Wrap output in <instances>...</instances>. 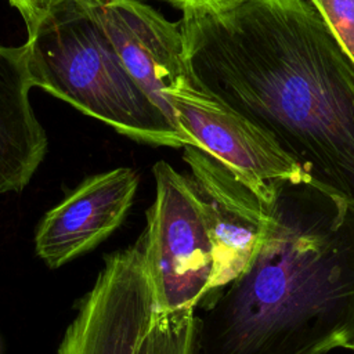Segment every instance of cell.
Returning a JSON list of instances; mask_svg holds the SVG:
<instances>
[{
  "label": "cell",
  "instance_id": "1",
  "mask_svg": "<svg viewBox=\"0 0 354 354\" xmlns=\"http://www.w3.org/2000/svg\"><path fill=\"white\" fill-rule=\"evenodd\" d=\"M199 84L264 131L318 188L354 205V68L308 0L183 11Z\"/></svg>",
  "mask_w": 354,
  "mask_h": 354
},
{
  "label": "cell",
  "instance_id": "2",
  "mask_svg": "<svg viewBox=\"0 0 354 354\" xmlns=\"http://www.w3.org/2000/svg\"><path fill=\"white\" fill-rule=\"evenodd\" d=\"M267 206L253 259L199 318L198 354H326L354 339V205L286 180Z\"/></svg>",
  "mask_w": 354,
  "mask_h": 354
},
{
  "label": "cell",
  "instance_id": "3",
  "mask_svg": "<svg viewBox=\"0 0 354 354\" xmlns=\"http://www.w3.org/2000/svg\"><path fill=\"white\" fill-rule=\"evenodd\" d=\"M25 44L35 87L133 141L188 145L129 75L83 0L57 3Z\"/></svg>",
  "mask_w": 354,
  "mask_h": 354
},
{
  "label": "cell",
  "instance_id": "4",
  "mask_svg": "<svg viewBox=\"0 0 354 354\" xmlns=\"http://www.w3.org/2000/svg\"><path fill=\"white\" fill-rule=\"evenodd\" d=\"M198 333L195 310L158 304L137 239L104 257L57 354H198Z\"/></svg>",
  "mask_w": 354,
  "mask_h": 354
},
{
  "label": "cell",
  "instance_id": "5",
  "mask_svg": "<svg viewBox=\"0 0 354 354\" xmlns=\"http://www.w3.org/2000/svg\"><path fill=\"white\" fill-rule=\"evenodd\" d=\"M152 171L155 201L138 239L156 301L166 311L195 310L212 290L213 242L187 176L165 160Z\"/></svg>",
  "mask_w": 354,
  "mask_h": 354
},
{
  "label": "cell",
  "instance_id": "6",
  "mask_svg": "<svg viewBox=\"0 0 354 354\" xmlns=\"http://www.w3.org/2000/svg\"><path fill=\"white\" fill-rule=\"evenodd\" d=\"M166 100L188 145L217 159L264 201L275 184L306 180L264 131L207 93L195 76L170 90Z\"/></svg>",
  "mask_w": 354,
  "mask_h": 354
},
{
  "label": "cell",
  "instance_id": "7",
  "mask_svg": "<svg viewBox=\"0 0 354 354\" xmlns=\"http://www.w3.org/2000/svg\"><path fill=\"white\" fill-rule=\"evenodd\" d=\"M188 183L201 205L214 248L216 271L206 308L253 259L268 221L267 202L224 165L192 145L183 147Z\"/></svg>",
  "mask_w": 354,
  "mask_h": 354
},
{
  "label": "cell",
  "instance_id": "8",
  "mask_svg": "<svg viewBox=\"0 0 354 354\" xmlns=\"http://www.w3.org/2000/svg\"><path fill=\"white\" fill-rule=\"evenodd\" d=\"M83 1L102 26L129 75L178 130L166 95L194 76L180 22L166 19L141 0Z\"/></svg>",
  "mask_w": 354,
  "mask_h": 354
},
{
  "label": "cell",
  "instance_id": "9",
  "mask_svg": "<svg viewBox=\"0 0 354 354\" xmlns=\"http://www.w3.org/2000/svg\"><path fill=\"white\" fill-rule=\"evenodd\" d=\"M138 188L131 167H116L86 177L40 220L35 252L50 267L90 252L124 220Z\"/></svg>",
  "mask_w": 354,
  "mask_h": 354
},
{
  "label": "cell",
  "instance_id": "10",
  "mask_svg": "<svg viewBox=\"0 0 354 354\" xmlns=\"http://www.w3.org/2000/svg\"><path fill=\"white\" fill-rule=\"evenodd\" d=\"M354 68V0H308Z\"/></svg>",
  "mask_w": 354,
  "mask_h": 354
},
{
  "label": "cell",
  "instance_id": "11",
  "mask_svg": "<svg viewBox=\"0 0 354 354\" xmlns=\"http://www.w3.org/2000/svg\"><path fill=\"white\" fill-rule=\"evenodd\" d=\"M59 1L61 0H8L10 6L14 7L22 17L28 37L36 32L39 24Z\"/></svg>",
  "mask_w": 354,
  "mask_h": 354
},
{
  "label": "cell",
  "instance_id": "12",
  "mask_svg": "<svg viewBox=\"0 0 354 354\" xmlns=\"http://www.w3.org/2000/svg\"><path fill=\"white\" fill-rule=\"evenodd\" d=\"M174 6L176 8H180L181 11H205L210 14H223L228 12L241 4L246 3L248 0H163Z\"/></svg>",
  "mask_w": 354,
  "mask_h": 354
},
{
  "label": "cell",
  "instance_id": "13",
  "mask_svg": "<svg viewBox=\"0 0 354 354\" xmlns=\"http://www.w3.org/2000/svg\"><path fill=\"white\" fill-rule=\"evenodd\" d=\"M346 348H350V350H353V351H354V339H351V340L347 343Z\"/></svg>",
  "mask_w": 354,
  "mask_h": 354
}]
</instances>
